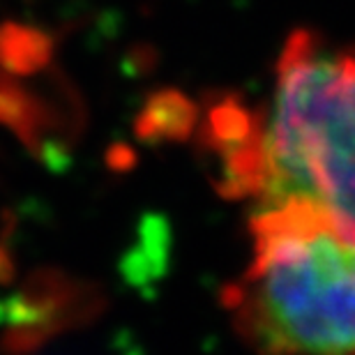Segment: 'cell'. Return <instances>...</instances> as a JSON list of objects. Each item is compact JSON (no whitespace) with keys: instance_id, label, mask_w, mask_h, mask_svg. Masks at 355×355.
Here are the masks:
<instances>
[{"instance_id":"obj_1","label":"cell","mask_w":355,"mask_h":355,"mask_svg":"<svg viewBox=\"0 0 355 355\" xmlns=\"http://www.w3.org/2000/svg\"><path fill=\"white\" fill-rule=\"evenodd\" d=\"M252 261L222 291L259 353H355V224L307 198L254 208Z\"/></svg>"},{"instance_id":"obj_2","label":"cell","mask_w":355,"mask_h":355,"mask_svg":"<svg viewBox=\"0 0 355 355\" xmlns=\"http://www.w3.org/2000/svg\"><path fill=\"white\" fill-rule=\"evenodd\" d=\"M307 198L355 224V46L309 28L288 35L261 111L254 208Z\"/></svg>"},{"instance_id":"obj_3","label":"cell","mask_w":355,"mask_h":355,"mask_svg":"<svg viewBox=\"0 0 355 355\" xmlns=\"http://www.w3.org/2000/svg\"><path fill=\"white\" fill-rule=\"evenodd\" d=\"M104 307L106 295L97 284L76 282L58 268H37L0 302V321L7 323L0 351L31 353L60 332L95 321Z\"/></svg>"},{"instance_id":"obj_4","label":"cell","mask_w":355,"mask_h":355,"mask_svg":"<svg viewBox=\"0 0 355 355\" xmlns=\"http://www.w3.org/2000/svg\"><path fill=\"white\" fill-rule=\"evenodd\" d=\"M201 109L194 99L175 88H159L146 97L134 118V137L144 144L187 141L196 132Z\"/></svg>"},{"instance_id":"obj_5","label":"cell","mask_w":355,"mask_h":355,"mask_svg":"<svg viewBox=\"0 0 355 355\" xmlns=\"http://www.w3.org/2000/svg\"><path fill=\"white\" fill-rule=\"evenodd\" d=\"M53 106L33 95L0 67V123L17 134L31 153L42 150V134L53 125Z\"/></svg>"},{"instance_id":"obj_6","label":"cell","mask_w":355,"mask_h":355,"mask_svg":"<svg viewBox=\"0 0 355 355\" xmlns=\"http://www.w3.org/2000/svg\"><path fill=\"white\" fill-rule=\"evenodd\" d=\"M53 35L37 26L3 21L0 24V67L14 76H33L51 65Z\"/></svg>"},{"instance_id":"obj_7","label":"cell","mask_w":355,"mask_h":355,"mask_svg":"<svg viewBox=\"0 0 355 355\" xmlns=\"http://www.w3.org/2000/svg\"><path fill=\"white\" fill-rule=\"evenodd\" d=\"M168 259V226L162 217L148 215L141 224L137 250L127 254L123 263L125 277L132 284H148L164 275Z\"/></svg>"},{"instance_id":"obj_8","label":"cell","mask_w":355,"mask_h":355,"mask_svg":"<svg viewBox=\"0 0 355 355\" xmlns=\"http://www.w3.org/2000/svg\"><path fill=\"white\" fill-rule=\"evenodd\" d=\"M109 166L111 168H116V171H130V168L134 166V150L132 148H127V146H123V144H116L109 150Z\"/></svg>"},{"instance_id":"obj_9","label":"cell","mask_w":355,"mask_h":355,"mask_svg":"<svg viewBox=\"0 0 355 355\" xmlns=\"http://www.w3.org/2000/svg\"><path fill=\"white\" fill-rule=\"evenodd\" d=\"M14 275H17V268H14L12 254L7 252V247L0 245V284H10Z\"/></svg>"}]
</instances>
